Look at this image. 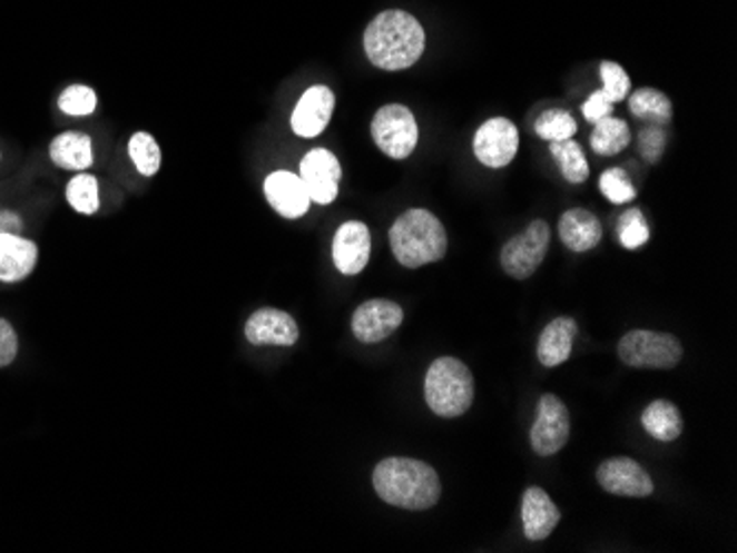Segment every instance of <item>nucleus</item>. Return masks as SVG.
Returning <instances> with one entry per match:
<instances>
[{
    "instance_id": "30",
    "label": "nucleus",
    "mask_w": 737,
    "mask_h": 553,
    "mask_svg": "<svg viewBox=\"0 0 737 553\" xmlns=\"http://www.w3.org/2000/svg\"><path fill=\"white\" fill-rule=\"evenodd\" d=\"M618 238L625 249H638L649 240V225L640 210H627L618 221Z\"/></svg>"
},
{
    "instance_id": "36",
    "label": "nucleus",
    "mask_w": 737,
    "mask_h": 553,
    "mask_svg": "<svg viewBox=\"0 0 737 553\" xmlns=\"http://www.w3.org/2000/svg\"><path fill=\"white\" fill-rule=\"evenodd\" d=\"M20 227H22V223H20V219L13 213L0 215V231L13 234V231H20Z\"/></svg>"
},
{
    "instance_id": "23",
    "label": "nucleus",
    "mask_w": 737,
    "mask_h": 553,
    "mask_svg": "<svg viewBox=\"0 0 737 553\" xmlns=\"http://www.w3.org/2000/svg\"><path fill=\"white\" fill-rule=\"evenodd\" d=\"M629 111L633 117L647 121V126H667L674 117L671 102L656 89H638L629 98Z\"/></svg>"
},
{
    "instance_id": "8",
    "label": "nucleus",
    "mask_w": 737,
    "mask_h": 553,
    "mask_svg": "<svg viewBox=\"0 0 737 553\" xmlns=\"http://www.w3.org/2000/svg\"><path fill=\"white\" fill-rule=\"evenodd\" d=\"M570 440V413L557 395H543L539 399L537 419L530 428V443L537 454L552 456L566 447Z\"/></svg>"
},
{
    "instance_id": "19",
    "label": "nucleus",
    "mask_w": 737,
    "mask_h": 553,
    "mask_svg": "<svg viewBox=\"0 0 737 553\" xmlns=\"http://www.w3.org/2000/svg\"><path fill=\"white\" fill-rule=\"evenodd\" d=\"M559 238L568 249L577 254L590 251L601 243L603 225L590 210L574 208L559 219Z\"/></svg>"
},
{
    "instance_id": "35",
    "label": "nucleus",
    "mask_w": 737,
    "mask_h": 553,
    "mask_svg": "<svg viewBox=\"0 0 737 553\" xmlns=\"http://www.w3.org/2000/svg\"><path fill=\"white\" fill-rule=\"evenodd\" d=\"M18 353V337L13 327L0 318V368L9 366Z\"/></svg>"
},
{
    "instance_id": "3",
    "label": "nucleus",
    "mask_w": 737,
    "mask_h": 553,
    "mask_svg": "<svg viewBox=\"0 0 737 553\" xmlns=\"http://www.w3.org/2000/svg\"><path fill=\"white\" fill-rule=\"evenodd\" d=\"M391 249L402 267L417 269L444 258L449 238L446 229L429 210H409L389 229Z\"/></svg>"
},
{
    "instance_id": "5",
    "label": "nucleus",
    "mask_w": 737,
    "mask_h": 553,
    "mask_svg": "<svg viewBox=\"0 0 737 553\" xmlns=\"http://www.w3.org/2000/svg\"><path fill=\"white\" fill-rule=\"evenodd\" d=\"M618 357L633 368H674L682 359V344L671 333H625L618 342Z\"/></svg>"
},
{
    "instance_id": "32",
    "label": "nucleus",
    "mask_w": 737,
    "mask_h": 553,
    "mask_svg": "<svg viewBox=\"0 0 737 553\" xmlns=\"http://www.w3.org/2000/svg\"><path fill=\"white\" fill-rule=\"evenodd\" d=\"M599 71H601V78H603V93H606V98L612 105L622 102L627 98V93H629V87H631L629 76L625 73V69L620 65L608 60V62H601V69Z\"/></svg>"
},
{
    "instance_id": "24",
    "label": "nucleus",
    "mask_w": 737,
    "mask_h": 553,
    "mask_svg": "<svg viewBox=\"0 0 737 553\" xmlns=\"http://www.w3.org/2000/svg\"><path fill=\"white\" fill-rule=\"evenodd\" d=\"M550 152L559 164L561 175L570 184H583L590 177V166L583 155V148L574 139L550 141Z\"/></svg>"
},
{
    "instance_id": "20",
    "label": "nucleus",
    "mask_w": 737,
    "mask_h": 553,
    "mask_svg": "<svg viewBox=\"0 0 737 553\" xmlns=\"http://www.w3.org/2000/svg\"><path fill=\"white\" fill-rule=\"evenodd\" d=\"M579 333V327H577V320L574 318H557L552 320L543 332H541V337H539V344H537V357L543 366L548 368H554L559 364H563L570 353H572V344H574V337Z\"/></svg>"
},
{
    "instance_id": "12",
    "label": "nucleus",
    "mask_w": 737,
    "mask_h": 553,
    "mask_svg": "<svg viewBox=\"0 0 737 553\" xmlns=\"http://www.w3.org/2000/svg\"><path fill=\"white\" fill-rule=\"evenodd\" d=\"M404 320V312L391 300H367L352 318V332L363 344H375L397 332Z\"/></svg>"
},
{
    "instance_id": "21",
    "label": "nucleus",
    "mask_w": 737,
    "mask_h": 553,
    "mask_svg": "<svg viewBox=\"0 0 737 553\" xmlns=\"http://www.w3.org/2000/svg\"><path fill=\"white\" fill-rule=\"evenodd\" d=\"M51 161L65 170H87L94 164L91 139L82 132H62L49 146Z\"/></svg>"
},
{
    "instance_id": "6",
    "label": "nucleus",
    "mask_w": 737,
    "mask_h": 553,
    "mask_svg": "<svg viewBox=\"0 0 737 553\" xmlns=\"http://www.w3.org/2000/svg\"><path fill=\"white\" fill-rule=\"evenodd\" d=\"M371 135L377 148L391 159H406L417 146V121L402 105H386L375 112Z\"/></svg>"
},
{
    "instance_id": "1",
    "label": "nucleus",
    "mask_w": 737,
    "mask_h": 553,
    "mask_svg": "<svg viewBox=\"0 0 737 553\" xmlns=\"http://www.w3.org/2000/svg\"><path fill=\"white\" fill-rule=\"evenodd\" d=\"M426 36L415 16L402 9L377 13L365 31V53L368 62L384 71H402L413 67L424 53Z\"/></svg>"
},
{
    "instance_id": "7",
    "label": "nucleus",
    "mask_w": 737,
    "mask_h": 553,
    "mask_svg": "<svg viewBox=\"0 0 737 553\" xmlns=\"http://www.w3.org/2000/svg\"><path fill=\"white\" fill-rule=\"evenodd\" d=\"M550 247V227L537 219L519 236H512L501 249V267L508 276L523 280L530 278L543 263Z\"/></svg>"
},
{
    "instance_id": "26",
    "label": "nucleus",
    "mask_w": 737,
    "mask_h": 553,
    "mask_svg": "<svg viewBox=\"0 0 737 553\" xmlns=\"http://www.w3.org/2000/svg\"><path fill=\"white\" fill-rule=\"evenodd\" d=\"M128 155L135 164V168L144 175V177H153L159 172L161 168V150L159 144L155 141L153 135L148 132H135L128 141Z\"/></svg>"
},
{
    "instance_id": "22",
    "label": "nucleus",
    "mask_w": 737,
    "mask_h": 553,
    "mask_svg": "<svg viewBox=\"0 0 737 553\" xmlns=\"http://www.w3.org/2000/svg\"><path fill=\"white\" fill-rule=\"evenodd\" d=\"M642 428L658 442H676L682 435V417L676 404L667 399H656L642 411Z\"/></svg>"
},
{
    "instance_id": "17",
    "label": "nucleus",
    "mask_w": 737,
    "mask_h": 553,
    "mask_svg": "<svg viewBox=\"0 0 737 553\" xmlns=\"http://www.w3.org/2000/svg\"><path fill=\"white\" fill-rule=\"evenodd\" d=\"M523 532L528 541H546L561 521L559 507L541 487H528L521 503Z\"/></svg>"
},
{
    "instance_id": "15",
    "label": "nucleus",
    "mask_w": 737,
    "mask_h": 553,
    "mask_svg": "<svg viewBox=\"0 0 737 553\" xmlns=\"http://www.w3.org/2000/svg\"><path fill=\"white\" fill-rule=\"evenodd\" d=\"M298 335V325L289 314L269 307L254 312L246 325L247 342L254 346H292Z\"/></svg>"
},
{
    "instance_id": "2",
    "label": "nucleus",
    "mask_w": 737,
    "mask_h": 553,
    "mask_svg": "<svg viewBox=\"0 0 737 553\" xmlns=\"http://www.w3.org/2000/svg\"><path fill=\"white\" fill-rule=\"evenodd\" d=\"M373 487L384 503L411 512L431 510L442 496L438 472L424 461L402 456L377 463L373 470Z\"/></svg>"
},
{
    "instance_id": "10",
    "label": "nucleus",
    "mask_w": 737,
    "mask_h": 553,
    "mask_svg": "<svg viewBox=\"0 0 737 553\" xmlns=\"http://www.w3.org/2000/svg\"><path fill=\"white\" fill-rule=\"evenodd\" d=\"M473 150L478 161L489 168L508 166L519 150L517 126L505 117H492L475 132Z\"/></svg>"
},
{
    "instance_id": "29",
    "label": "nucleus",
    "mask_w": 737,
    "mask_h": 553,
    "mask_svg": "<svg viewBox=\"0 0 737 553\" xmlns=\"http://www.w3.org/2000/svg\"><path fill=\"white\" fill-rule=\"evenodd\" d=\"M599 190L608 197L610 204L620 206L636 199V188L629 181V175L622 168H610L599 179Z\"/></svg>"
},
{
    "instance_id": "18",
    "label": "nucleus",
    "mask_w": 737,
    "mask_h": 553,
    "mask_svg": "<svg viewBox=\"0 0 737 553\" xmlns=\"http://www.w3.org/2000/svg\"><path fill=\"white\" fill-rule=\"evenodd\" d=\"M38 263L36 243L18 236L0 231V280L18 283L24 280Z\"/></svg>"
},
{
    "instance_id": "14",
    "label": "nucleus",
    "mask_w": 737,
    "mask_h": 553,
    "mask_svg": "<svg viewBox=\"0 0 737 553\" xmlns=\"http://www.w3.org/2000/svg\"><path fill=\"white\" fill-rule=\"evenodd\" d=\"M263 192L267 204L285 219H301L312 204L301 177L287 170L272 172L263 184Z\"/></svg>"
},
{
    "instance_id": "11",
    "label": "nucleus",
    "mask_w": 737,
    "mask_h": 553,
    "mask_svg": "<svg viewBox=\"0 0 737 553\" xmlns=\"http://www.w3.org/2000/svg\"><path fill=\"white\" fill-rule=\"evenodd\" d=\"M597 478L601 487L615 496H627V498H645L654 494V481L651 476L638 465L633 458L627 456H615L601 463L597 470Z\"/></svg>"
},
{
    "instance_id": "27",
    "label": "nucleus",
    "mask_w": 737,
    "mask_h": 553,
    "mask_svg": "<svg viewBox=\"0 0 737 553\" xmlns=\"http://www.w3.org/2000/svg\"><path fill=\"white\" fill-rule=\"evenodd\" d=\"M67 201L80 215H94L100 208L98 179L94 175H78L67 186Z\"/></svg>"
},
{
    "instance_id": "25",
    "label": "nucleus",
    "mask_w": 737,
    "mask_h": 553,
    "mask_svg": "<svg viewBox=\"0 0 737 553\" xmlns=\"http://www.w3.org/2000/svg\"><path fill=\"white\" fill-rule=\"evenodd\" d=\"M629 139H631L629 126L622 119H616L610 115V117H603L601 121H597L594 132H592V150L597 155L612 157L627 148Z\"/></svg>"
},
{
    "instance_id": "28",
    "label": "nucleus",
    "mask_w": 737,
    "mask_h": 553,
    "mask_svg": "<svg viewBox=\"0 0 737 553\" xmlns=\"http://www.w3.org/2000/svg\"><path fill=\"white\" fill-rule=\"evenodd\" d=\"M534 130L546 141H563V139H572V135L577 132V121L570 112L552 109L539 115Z\"/></svg>"
},
{
    "instance_id": "31",
    "label": "nucleus",
    "mask_w": 737,
    "mask_h": 553,
    "mask_svg": "<svg viewBox=\"0 0 737 553\" xmlns=\"http://www.w3.org/2000/svg\"><path fill=\"white\" fill-rule=\"evenodd\" d=\"M96 105H98L96 91L89 87H82V85H73V87L65 89L62 96L58 98V107L62 109V112L73 115V117L91 115L96 111Z\"/></svg>"
},
{
    "instance_id": "9",
    "label": "nucleus",
    "mask_w": 737,
    "mask_h": 553,
    "mask_svg": "<svg viewBox=\"0 0 737 553\" xmlns=\"http://www.w3.org/2000/svg\"><path fill=\"white\" fill-rule=\"evenodd\" d=\"M341 164L336 155H332L325 148L309 150L301 161V181L309 195L312 201L318 206H330L338 197V184H341Z\"/></svg>"
},
{
    "instance_id": "33",
    "label": "nucleus",
    "mask_w": 737,
    "mask_h": 553,
    "mask_svg": "<svg viewBox=\"0 0 737 553\" xmlns=\"http://www.w3.org/2000/svg\"><path fill=\"white\" fill-rule=\"evenodd\" d=\"M665 146H667V135H665L662 126H647L640 130L638 148H640V155L645 157V161L658 164L665 152Z\"/></svg>"
},
{
    "instance_id": "34",
    "label": "nucleus",
    "mask_w": 737,
    "mask_h": 553,
    "mask_svg": "<svg viewBox=\"0 0 737 553\" xmlns=\"http://www.w3.org/2000/svg\"><path fill=\"white\" fill-rule=\"evenodd\" d=\"M612 111H615V105H612V102L606 98V93H603V91H597V93H592V96L588 98V102L583 105V115H586V119H588V121H592V124L601 121L603 117H610Z\"/></svg>"
},
{
    "instance_id": "13",
    "label": "nucleus",
    "mask_w": 737,
    "mask_h": 553,
    "mask_svg": "<svg viewBox=\"0 0 737 553\" xmlns=\"http://www.w3.org/2000/svg\"><path fill=\"white\" fill-rule=\"evenodd\" d=\"M334 265L345 276H356L367 267L371 256V234L365 223H343L334 236Z\"/></svg>"
},
{
    "instance_id": "16",
    "label": "nucleus",
    "mask_w": 737,
    "mask_h": 553,
    "mask_svg": "<svg viewBox=\"0 0 737 553\" xmlns=\"http://www.w3.org/2000/svg\"><path fill=\"white\" fill-rule=\"evenodd\" d=\"M334 105L336 98L327 87L307 89L292 112V130L298 137H318L332 119Z\"/></svg>"
},
{
    "instance_id": "4",
    "label": "nucleus",
    "mask_w": 737,
    "mask_h": 553,
    "mask_svg": "<svg viewBox=\"0 0 737 553\" xmlns=\"http://www.w3.org/2000/svg\"><path fill=\"white\" fill-rule=\"evenodd\" d=\"M424 397L438 417H462L475 399L473 373L458 357H438L426 371Z\"/></svg>"
}]
</instances>
